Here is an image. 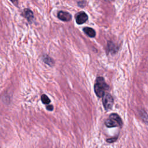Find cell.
I'll list each match as a JSON object with an SVG mask.
<instances>
[{"label": "cell", "instance_id": "cell-6", "mask_svg": "<svg viewBox=\"0 0 148 148\" xmlns=\"http://www.w3.org/2000/svg\"><path fill=\"white\" fill-rule=\"evenodd\" d=\"M24 16L27 18V20L29 22L31 23L34 18V14L33 12L29 9H25L24 12Z\"/></svg>", "mask_w": 148, "mask_h": 148}, {"label": "cell", "instance_id": "cell-1", "mask_svg": "<svg viewBox=\"0 0 148 148\" xmlns=\"http://www.w3.org/2000/svg\"><path fill=\"white\" fill-rule=\"evenodd\" d=\"M108 88V86L105 83L103 77H98L97 83L94 85V91L98 97H102L105 91Z\"/></svg>", "mask_w": 148, "mask_h": 148}, {"label": "cell", "instance_id": "cell-4", "mask_svg": "<svg viewBox=\"0 0 148 148\" xmlns=\"http://www.w3.org/2000/svg\"><path fill=\"white\" fill-rule=\"evenodd\" d=\"M88 19V16L84 12H80L76 15V21L78 24H82L85 23Z\"/></svg>", "mask_w": 148, "mask_h": 148}, {"label": "cell", "instance_id": "cell-8", "mask_svg": "<svg viewBox=\"0 0 148 148\" xmlns=\"http://www.w3.org/2000/svg\"><path fill=\"white\" fill-rule=\"evenodd\" d=\"M42 60L45 63L49 65V66H53L54 65V62L53 60L47 55H44L42 57Z\"/></svg>", "mask_w": 148, "mask_h": 148}, {"label": "cell", "instance_id": "cell-11", "mask_svg": "<svg viewBox=\"0 0 148 148\" xmlns=\"http://www.w3.org/2000/svg\"><path fill=\"white\" fill-rule=\"evenodd\" d=\"M46 109H47V110H48L49 111H51L53 109V106L52 105H47L46 106Z\"/></svg>", "mask_w": 148, "mask_h": 148}, {"label": "cell", "instance_id": "cell-3", "mask_svg": "<svg viewBox=\"0 0 148 148\" xmlns=\"http://www.w3.org/2000/svg\"><path fill=\"white\" fill-rule=\"evenodd\" d=\"M102 101L106 110H108L112 109L113 105V99L110 94L105 93L102 96Z\"/></svg>", "mask_w": 148, "mask_h": 148}, {"label": "cell", "instance_id": "cell-5", "mask_svg": "<svg viewBox=\"0 0 148 148\" xmlns=\"http://www.w3.org/2000/svg\"><path fill=\"white\" fill-rule=\"evenodd\" d=\"M58 18L64 21H68L72 18L71 14L66 12L60 11L57 14Z\"/></svg>", "mask_w": 148, "mask_h": 148}, {"label": "cell", "instance_id": "cell-7", "mask_svg": "<svg viewBox=\"0 0 148 148\" xmlns=\"http://www.w3.org/2000/svg\"><path fill=\"white\" fill-rule=\"evenodd\" d=\"M84 32L90 37L93 38L95 36V31L90 27H85L83 28Z\"/></svg>", "mask_w": 148, "mask_h": 148}, {"label": "cell", "instance_id": "cell-10", "mask_svg": "<svg viewBox=\"0 0 148 148\" xmlns=\"http://www.w3.org/2000/svg\"><path fill=\"white\" fill-rule=\"evenodd\" d=\"M117 138L116 137V138H112L108 139H106V141H107L108 142H109V143H112V142H115V141L116 140Z\"/></svg>", "mask_w": 148, "mask_h": 148}, {"label": "cell", "instance_id": "cell-2", "mask_svg": "<svg viewBox=\"0 0 148 148\" xmlns=\"http://www.w3.org/2000/svg\"><path fill=\"white\" fill-rule=\"evenodd\" d=\"M105 124L106 127L111 128L117 126H121L123 122L120 117L118 114L113 113L111 114L109 116V118L105 121Z\"/></svg>", "mask_w": 148, "mask_h": 148}, {"label": "cell", "instance_id": "cell-9", "mask_svg": "<svg viewBox=\"0 0 148 148\" xmlns=\"http://www.w3.org/2000/svg\"><path fill=\"white\" fill-rule=\"evenodd\" d=\"M41 101L44 104H49L50 102V99L45 94H43L41 95Z\"/></svg>", "mask_w": 148, "mask_h": 148}]
</instances>
